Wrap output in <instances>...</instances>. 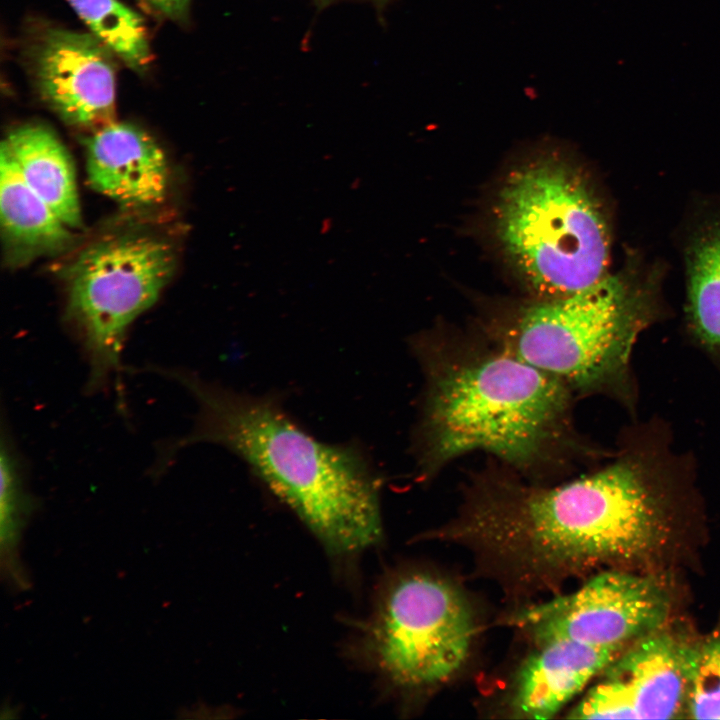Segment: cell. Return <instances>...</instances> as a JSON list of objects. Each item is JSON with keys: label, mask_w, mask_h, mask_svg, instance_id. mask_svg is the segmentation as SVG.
<instances>
[{"label": "cell", "mask_w": 720, "mask_h": 720, "mask_svg": "<svg viewBox=\"0 0 720 720\" xmlns=\"http://www.w3.org/2000/svg\"><path fill=\"white\" fill-rule=\"evenodd\" d=\"M507 469L473 475L456 516L429 537L469 549L512 597L560 589L594 566L647 554L665 536L664 495L632 457L553 486Z\"/></svg>", "instance_id": "cell-1"}, {"label": "cell", "mask_w": 720, "mask_h": 720, "mask_svg": "<svg viewBox=\"0 0 720 720\" xmlns=\"http://www.w3.org/2000/svg\"><path fill=\"white\" fill-rule=\"evenodd\" d=\"M424 377L413 450L424 479L481 451L528 478L568 467L583 446L574 394L485 334L425 333L411 342Z\"/></svg>", "instance_id": "cell-2"}, {"label": "cell", "mask_w": 720, "mask_h": 720, "mask_svg": "<svg viewBox=\"0 0 720 720\" xmlns=\"http://www.w3.org/2000/svg\"><path fill=\"white\" fill-rule=\"evenodd\" d=\"M199 404L193 433L177 444L215 443L249 470L335 554H354L382 534L380 479L352 443L323 442L273 394L254 395L172 373Z\"/></svg>", "instance_id": "cell-3"}, {"label": "cell", "mask_w": 720, "mask_h": 720, "mask_svg": "<svg viewBox=\"0 0 720 720\" xmlns=\"http://www.w3.org/2000/svg\"><path fill=\"white\" fill-rule=\"evenodd\" d=\"M659 280L632 256L583 290L494 318L484 334L574 395L614 389L623 384L638 335L656 317Z\"/></svg>", "instance_id": "cell-4"}, {"label": "cell", "mask_w": 720, "mask_h": 720, "mask_svg": "<svg viewBox=\"0 0 720 720\" xmlns=\"http://www.w3.org/2000/svg\"><path fill=\"white\" fill-rule=\"evenodd\" d=\"M497 242L538 299L583 290L608 272L611 226L590 177L544 154L510 171L493 207Z\"/></svg>", "instance_id": "cell-5"}, {"label": "cell", "mask_w": 720, "mask_h": 720, "mask_svg": "<svg viewBox=\"0 0 720 720\" xmlns=\"http://www.w3.org/2000/svg\"><path fill=\"white\" fill-rule=\"evenodd\" d=\"M175 266L171 244L145 234L97 241L70 263L67 315L88 355L90 386L119 369L127 328L154 305Z\"/></svg>", "instance_id": "cell-6"}, {"label": "cell", "mask_w": 720, "mask_h": 720, "mask_svg": "<svg viewBox=\"0 0 720 720\" xmlns=\"http://www.w3.org/2000/svg\"><path fill=\"white\" fill-rule=\"evenodd\" d=\"M475 620L469 600L452 582L411 572L383 593L369 633L373 660L402 688L439 685L469 657Z\"/></svg>", "instance_id": "cell-7"}, {"label": "cell", "mask_w": 720, "mask_h": 720, "mask_svg": "<svg viewBox=\"0 0 720 720\" xmlns=\"http://www.w3.org/2000/svg\"><path fill=\"white\" fill-rule=\"evenodd\" d=\"M669 612V595L656 579L612 570L574 592L518 608L509 623L535 645L565 639L625 648L663 628Z\"/></svg>", "instance_id": "cell-8"}, {"label": "cell", "mask_w": 720, "mask_h": 720, "mask_svg": "<svg viewBox=\"0 0 720 720\" xmlns=\"http://www.w3.org/2000/svg\"><path fill=\"white\" fill-rule=\"evenodd\" d=\"M112 50L93 33L43 31L31 49L41 98L67 124L94 131L115 121Z\"/></svg>", "instance_id": "cell-9"}, {"label": "cell", "mask_w": 720, "mask_h": 720, "mask_svg": "<svg viewBox=\"0 0 720 720\" xmlns=\"http://www.w3.org/2000/svg\"><path fill=\"white\" fill-rule=\"evenodd\" d=\"M89 185L122 206L161 203L168 187V164L147 132L125 122H112L85 140Z\"/></svg>", "instance_id": "cell-10"}, {"label": "cell", "mask_w": 720, "mask_h": 720, "mask_svg": "<svg viewBox=\"0 0 720 720\" xmlns=\"http://www.w3.org/2000/svg\"><path fill=\"white\" fill-rule=\"evenodd\" d=\"M696 642L661 629L634 641L603 671L619 682L639 719L684 717Z\"/></svg>", "instance_id": "cell-11"}, {"label": "cell", "mask_w": 720, "mask_h": 720, "mask_svg": "<svg viewBox=\"0 0 720 720\" xmlns=\"http://www.w3.org/2000/svg\"><path fill=\"white\" fill-rule=\"evenodd\" d=\"M624 649L565 639L536 645L515 676L512 714L536 720L554 717Z\"/></svg>", "instance_id": "cell-12"}, {"label": "cell", "mask_w": 720, "mask_h": 720, "mask_svg": "<svg viewBox=\"0 0 720 720\" xmlns=\"http://www.w3.org/2000/svg\"><path fill=\"white\" fill-rule=\"evenodd\" d=\"M0 218L8 255L15 261L60 252L73 241L72 229L29 187L2 143Z\"/></svg>", "instance_id": "cell-13"}, {"label": "cell", "mask_w": 720, "mask_h": 720, "mask_svg": "<svg viewBox=\"0 0 720 720\" xmlns=\"http://www.w3.org/2000/svg\"><path fill=\"white\" fill-rule=\"evenodd\" d=\"M29 185L71 229L82 226L76 174L71 157L47 126L29 123L2 141Z\"/></svg>", "instance_id": "cell-14"}, {"label": "cell", "mask_w": 720, "mask_h": 720, "mask_svg": "<svg viewBox=\"0 0 720 720\" xmlns=\"http://www.w3.org/2000/svg\"><path fill=\"white\" fill-rule=\"evenodd\" d=\"M685 265L689 325L703 345L720 354V212L692 231Z\"/></svg>", "instance_id": "cell-15"}, {"label": "cell", "mask_w": 720, "mask_h": 720, "mask_svg": "<svg viewBox=\"0 0 720 720\" xmlns=\"http://www.w3.org/2000/svg\"><path fill=\"white\" fill-rule=\"evenodd\" d=\"M90 31L129 67L144 72L150 62L141 16L118 0H68Z\"/></svg>", "instance_id": "cell-16"}, {"label": "cell", "mask_w": 720, "mask_h": 720, "mask_svg": "<svg viewBox=\"0 0 720 720\" xmlns=\"http://www.w3.org/2000/svg\"><path fill=\"white\" fill-rule=\"evenodd\" d=\"M686 717L720 719V632L696 642Z\"/></svg>", "instance_id": "cell-17"}, {"label": "cell", "mask_w": 720, "mask_h": 720, "mask_svg": "<svg viewBox=\"0 0 720 720\" xmlns=\"http://www.w3.org/2000/svg\"><path fill=\"white\" fill-rule=\"evenodd\" d=\"M574 719H639L622 685L604 678L593 686L568 715Z\"/></svg>", "instance_id": "cell-18"}, {"label": "cell", "mask_w": 720, "mask_h": 720, "mask_svg": "<svg viewBox=\"0 0 720 720\" xmlns=\"http://www.w3.org/2000/svg\"><path fill=\"white\" fill-rule=\"evenodd\" d=\"M1 528L2 533L11 534L22 513L24 496L16 461L10 450L1 448Z\"/></svg>", "instance_id": "cell-19"}, {"label": "cell", "mask_w": 720, "mask_h": 720, "mask_svg": "<svg viewBox=\"0 0 720 720\" xmlns=\"http://www.w3.org/2000/svg\"><path fill=\"white\" fill-rule=\"evenodd\" d=\"M155 11L168 19L183 22L188 17L190 0H144Z\"/></svg>", "instance_id": "cell-20"}, {"label": "cell", "mask_w": 720, "mask_h": 720, "mask_svg": "<svg viewBox=\"0 0 720 720\" xmlns=\"http://www.w3.org/2000/svg\"><path fill=\"white\" fill-rule=\"evenodd\" d=\"M336 1H338V0H314V2L320 7L328 6ZM367 1H371L378 8H381V7H384L386 4H388L389 2H391L392 0H367Z\"/></svg>", "instance_id": "cell-21"}]
</instances>
